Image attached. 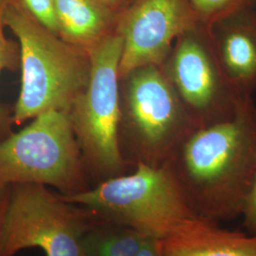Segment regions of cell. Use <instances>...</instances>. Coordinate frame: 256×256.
<instances>
[{
    "mask_svg": "<svg viewBox=\"0 0 256 256\" xmlns=\"http://www.w3.org/2000/svg\"><path fill=\"white\" fill-rule=\"evenodd\" d=\"M61 196L90 209L100 218L158 239L166 238L192 216L178 183L166 165L138 164L130 174L111 178L81 194Z\"/></svg>",
    "mask_w": 256,
    "mask_h": 256,
    "instance_id": "5",
    "label": "cell"
},
{
    "mask_svg": "<svg viewBox=\"0 0 256 256\" xmlns=\"http://www.w3.org/2000/svg\"><path fill=\"white\" fill-rule=\"evenodd\" d=\"M4 24L18 38L22 72L12 122L50 110L68 113L88 80V54L43 27L21 0H10Z\"/></svg>",
    "mask_w": 256,
    "mask_h": 256,
    "instance_id": "2",
    "label": "cell"
},
{
    "mask_svg": "<svg viewBox=\"0 0 256 256\" xmlns=\"http://www.w3.org/2000/svg\"><path fill=\"white\" fill-rule=\"evenodd\" d=\"M189 2L198 20L206 26L234 10L256 5V0H189Z\"/></svg>",
    "mask_w": 256,
    "mask_h": 256,
    "instance_id": "15",
    "label": "cell"
},
{
    "mask_svg": "<svg viewBox=\"0 0 256 256\" xmlns=\"http://www.w3.org/2000/svg\"><path fill=\"white\" fill-rule=\"evenodd\" d=\"M54 3L60 37L86 50L110 34L118 18L96 0H54Z\"/></svg>",
    "mask_w": 256,
    "mask_h": 256,
    "instance_id": "12",
    "label": "cell"
},
{
    "mask_svg": "<svg viewBox=\"0 0 256 256\" xmlns=\"http://www.w3.org/2000/svg\"><path fill=\"white\" fill-rule=\"evenodd\" d=\"M10 0H0V74L3 70L14 72L20 66L18 43L10 40L4 34V14ZM12 120L10 119L0 104V140L8 137Z\"/></svg>",
    "mask_w": 256,
    "mask_h": 256,
    "instance_id": "14",
    "label": "cell"
},
{
    "mask_svg": "<svg viewBox=\"0 0 256 256\" xmlns=\"http://www.w3.org/2000/svg\"><path fill=\"white\" fill-rule=\"evenodd\" d=\"M122 38L116 32L86 52L90 75L68 112L84 164L95 178L93 186L126 174L120 147L119 64Z\"/></svg>",
    "mask_w": 256,
    "mask_h": 256,
    "instance_id": "3",
    "label": "cell"
},
{
    "mask_svg": "<svg viewBox=\"0 0 256 256\" xmlns=\"http://www.w3.org/2000/svg\"><path fill=\"white\" fill-rule=\"evenodd\" d=\"M10 186L3 185L0 183V242H1V232H2V226H3V220L5 216V210L7 207L8 196H9ZM1 256V254H0Z\"/></svg>",
    "mask_w": 256,
    "mask_h": 256,
    "instance_id": "19",
    "label": "cell"
},
{
    "mask_svg": "<svg viewBox=\"0 0 256 256\" xmlns=\"http://www.w3.org/2000/svg\"><path fill=\"white\" fill-rule=\"evenodd\" d=\"M28 12L43 26L60 36V26L56 14L54 0H21Z\"/></svg>",
    "mask_w": 256,
    "mask_h": 256,
    "instance_id": "16",
    "label": "cell"
},
{
    "mask_svg": "<svg viewBox=\"0 0 256 256\" xmlns=\"http://www.w3.org/2000/svg\"><path fill=\"white\" fill-rule=\"evenodd\" d=\"M164 256H256V234L191 216L162 239Z\"/></svg>",
    "mask_w": 256,
    "mask_h": 256,
    "instance_id": "11",
    "label": "cell"
},
{
    "mask_svg": "<svg viewBox=\"0 0 256 256\" xmlns=\"http://www.w3.org/2000/svg\"><path fill=\"white\" fill-rule=\"evenodd\" d=\"M130 128L128 165L164 166L196 126L160 66H146L126 77Z\"/></svg>",
    "mask_w": 256,
    "mask_h": 256,
    "instance_id": "7",
    "label": "cell"
},
{
    "mask_svg": "<svg viewBox=\"0 0 256 256\" xmlns=\"http://www.w3.org/2000/svg\"><path fill=\"white\" fill-rule=\"evenodd\" d=\"M96 1L115 12V10L119 7L122 8V10L126 9L134 0H96Z\"/></svg>",
    "mask_w": 256,
    "mask_h": 256,
    "instance_id": "20",
    "label": "cell"
},
{
    "mask_svg": "<svg viewBox=\"0 0 256 256\" xmlns=\"http://www.w3.org/2000/svg\"></svg>",
    "mask_w": 256,
    "mask_h": 256,
    "instance_id": "21",
    "label": "cell"
},
{
    "mask_svg": "<svg viewBox=\"0 0 256 256\" xmlns=\"http://www.w3.org/2000/svg\"><path fill=\"white\" fill-rule=\"evenodd\" d=\"M134 256H164L162 252V239L147 238Z\"/></svg>",
    "mask_w": 256,
    "mask_h": 256,
    "instance_id": "18",
    "label": "cell"
},
{
    "mask_svg": "<svg viewBox=\"0 0 256 256\" xmlns=\"http://www.w3.org/2000/svg\"><path fill=\"white\" fill-rule=\"evenodd\" d=\"M209 28L220 66L241 95L256 90V5L234 10Z\"/></svg>",
    "mask_w": 256,
    "mask_h": 256,
    "instance_id": "10",
    "label": "cell"
},
{
    "mask_svg": "<svg viewBox=\"0 0 256 256\" xmlns=\"http://www.w3.org/2000/svg\"><path fill=\"white\" fill-rule=\"evenodd\" d=\"M202 23L189 0H134L120 12V79L146 66H162L176 39Z\"/></svg>",
    "mask_w": 256,
    "mask_h": 256,
    "instance_id": "9",
    "label": "cell"
},
{
    "mask_svg": "<svg viewBox=\"0 0 256 256\" xmlns=\"http://www.w3.org/2000/svg\"><path fill=\"white\" fill-rule=\"evenodd\" d=\"M0 183L41 184L63 196L92 188L68 112L39 114L26 128L0 140Z\"/></svg>",
    "mask_w": 256,
    "mask_h": 256,
    "instance_id": "4",
    "label": "cell"
},
{
    "mask_svg": "<svg viewBox=\"0 0 256 256\" xmlns=\"http://www.w3.org/2000/svg\"><path fill=\"white\" fill-rule=\"evenodd\" d=\"M99 216L41 184L10 185L0 254L14 256L32 248L45 256H80L84 234Z\"/></svg>",
    "mask_w": 256,
    "mask_h": 256,
    "instance_id": "6",
    "label": "cell"
},
{
    "mask_svg": "<svg viewBox=\"0 0 256 256\" xmlns=\"http://www.w3.org/2000/svg\"><path fill=\"white\" fill-rule=\"evenodd\" d=\"M196 128L232 118L248 99L224 74L202 23L183 32L160 66Z\"/></svg>",
    "mask_w": 256,
    "mask_h": 256,
    "instance_id": "8",
    "label": "cell"
},
{
    "mask_svg": "<svg viewBox=\"0 0 256 256\" xmlns=\"http://www.w3.org/2000/svg\"><path fill=\"white\" fill-rule=\"evenodd\" d=\"M192 216L240 218L256 176V106L248 99L230 119L196 128L166 164Z\"/></svg>",
    "mask_w": 256,
    "mask_h": 256,
    "instance_id": "1",
    "label": "cell"
},
{
    "mask_svg": "<svg viewBox=\"0 0 256 256\" xmlns=\"http://www.w3.org/2000/svg\"><path fill=\"white\" fill-rule=\"evenodd\" d=\"M147 238L137 230L99 218L82 238L80 256H134Z\"/></svg>",
    "mask_w": 256,
    "mask_h": 256,
    "instance_id": "13",
    "label": "cell"
},
{
    "mask_svg": "<svg viewBox=\"0 0 256 256\" xmlns=\"http://www.w3.org/2000/svg\"><path fill=\"white\" fill-rule=\"evenodd\" d=\"M243 225L248 232L256 234V176L242 212Z\"/></svg>",
    "mask_w": 256,
    "mask_h": 256,
    "instance_id": "17",
    "label": "cell"
}]
</instances>
